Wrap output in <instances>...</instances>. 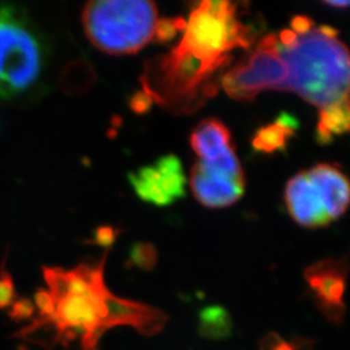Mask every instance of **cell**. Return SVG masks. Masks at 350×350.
Here are the masks:
<instances>
[{
	"instance_id": "1",
	"label": "cell",
	"mask_w": 350,
	"mask_h": 350,
	"mask_svg": "<svg viewBox=\"0 0 350 350\" xmlns=\"http://www.w3.org/2000/svg\"><path fill=\"white\" fill-rule=\"evenodd\" d=\"M256 40L252 26L239 17V4L205 0L189 13L180 42L146 64L142 91L173 114H189L218 94L234 51Z\"/></svg>"
},
{
	"instance_id": "2",
	"label": "cell",
	"mask_w": 350,
	"mask_h": 350,
	"mask_svg": "<svg viewBox=\"0 0 350 350\" xmlns=\"http://www.w3.org/2000/svg\"><path fill=\"white\" fill-rule=\"evenodd\" d=\"M105 257L68 270L44 267L46 288L37 292L33 304L37 317L23 329V336H40L39 344L77 342L82 350H98L101 336L114 327H133L150 336L159 334L167 321L165 313L113 295L104 279Z\"/></svg>"
},
{
	"instance_id": "3",
	"label": "cell",
	"mask_w": 350,
	"mask_h": 350,
	"mask_svg": "<svg viewBox=\"0 0 350 350\" xmlns=\"http://www.w3.org/2000/svg\"><path fill=\"white\" fill-rule=\"evenodd\" d=\"M331 26L314 27L280 46L288 66V91L321 108L349 96V53Z\"/></svg>"
},
{
	"instance_id": "4",
	"label": "cell",
	"mask_w": 350,
	"mask_h": 350,
	"mask_svg": "<svg viewBox=\"0 0 350 350\" xmlns=\"http://www.w3.org/2000/svg\"><path fill=\"white\" fill-rule=\"evenodd\" d=\"M157 21V7L147 0L90 1L82 12L88 40L111 55H131L146 47Z\"/></svg>"
},
{
	"instance_id": "5",
	"label": "cell",
	"mask_w": 350,
	"mask_h": 350,
	"mask_svg": "<svg viewBox=\"0 0 350 350\" xmlns=\"http://www.w3.org/2000/svg\"><path fill=\"white\" fill-rule=\"evenodd\" d=\"M44 46L25 11L0 3V99L27 96L43 73Z\"/></svg>"
},
{
	"instance_id": "6",
	"label": "cell",
	"mask_w": 350,
	"mask_h": 350,
	"mask_svg": "<svg viewBox=\"0 0 350 350\" xmlns=\"http://www.w3.org/2000/svg\"><path fill=\"white\" fill-rule=\"evenodd\" d=\"M221 88L235 100L256 99L267 90L288 91V66L276 34H267L240 63L226 72Z\"/></svg>"
},
{
	"instance_id": "7",
	"label": "cell",
	"mask_w": 350,
	"mask_h": 350,
	"mask_svg": "<svg viewBox=\"0 0 350 350\" xmlns=\"http://www.w3.org/2000/svg\"><path fill=\"white\" fill-rule=\"evenodd\" d=\"M189 185L196 200L206 208H226L244 195L245 176L235 150L212 163L198 161Z\"/></svg>"
},
{
	"instance_id": "8",
	"label": "cell",
	"mask_w": 350,
	"mask_h": 350,
	"mask_svg": "<svg viewBox=\"0 0 350 350\" xmlns=\"http://www.w3.org/2000/svg\"><path fill=\"white\" fill-rule=\"evenodd\" d=\"M129 180L142 200L157 206H167L186 193V176L174 154L163 156L153 165L130 173Z\"/></svg>"
},
{
	"instance_id": "9",
	"label": "cell",
	"mask_w": 350,
	"mask_h": 350,
	"mask_svg": "<svg viewBox=\"0 0 350 350\" xmlns=\"http://www.w3.org/2000/svg\"><path fill=\"white\" fill-rule=\"evenodd\" d=\"M348 266L345 261L323 260L305 271V279L319 309L332 322H341L345 314L342 296L345 292Z\"/></svg>"
},
{
	"instance_id": "10",
	"label": "cell",
	"mask_w": 350,
	"mask_h": 350,
	"mask_svg": "<svg viewBox=\"0 0 350 350\" xmlns=\"http://www.w3.org/2000/svg\"><path fill=\"white\" fill-rule=\"evenodd\" d=\"M286 202L291 217L302 227L317 228L332 221L325 212L319 189L306 172L295 175L286 187Z\"/></svg>"
},
{
	"instance_id": "11",
	"label": "cell",
	"mask_w": 350,
	"mask_h": 350,
	"mask_svg": "<svg viewBox=\"0 0 350 350\" xmlns=\"http://www.w3.org/2000/svg\"><path fill=\"white\" fill-rule=\"evenodd\" d=\"M308 174L319 189L331 221L340 218L349 205V182L347 176L329 163H319L308 170Z\"/></svg>"
},
{
	"instance_id": "12",
	"label": "cell",
	"mask_w": 350,
	"mask_h": 350,
	"mask_svg": "<svg viewBox=\"0 0 350 350\" xmlns=\"http://www.w3.org/2000/svg\"><path fill=\"white\" fill-rule=\"evenodd\" d=\"M191 147L199 156V161L212 163L234 150L231 134L219 120L209 118L201 121L191 134Z\"/></svg>"
},
{
	"instance_id": "13",
	"label": "cell",
	"mask_w": 350,
	"mask_h": 350,
	"mask_svg": "<svg viewBox=\"0 0 350 350\" xmlns=\"http://www.w3.org/2000/svg\"><path fill=\"white\" fill-rule=\"evenodd\" d=\"M299 127V122L289 114H282L274 124L261 127L254 138L252 146L257 152L271 154L287 148L288 140L292 138Z\"/></svg>"
},
{
	"instance_id": "14",
	"label": "cell",
	"mask_w": 350,
	"mask_h": 350,
	"mask_svg": "<svg viewBox=\"0 0 350 350\" xmlns=\"http://www.w3.org/2000/svg\"><path fill=\"white\" fill-rule=\"evenodd\" d=\"M349 130V96L319 109L317 139L321 144L331 143L335 137Z\"/></svg>"
},
{
	"instance_id": "15",
	"label": "cell",
	"mask_w": 350,
	"mask_h": 350,
	"mask_svg": "<svg viewBox=\"0 0 350 350\" xmlns=\"http://www.w3.org/2000/svg\"><path fill=\"white\" fill-rule=\"evenodd\" d=\"M187 21L182 17L176 18H163L159 20L154 29L153 40L157 43H169L174 39L179 33L185 31Z\"/></svg>"
},
{
	"instance_id": "16",
	"label": "cell",
	"mask_w": 350,
	"mask_h": 350,
	"mask_svg": "<svg viewBox=\"0 0 350 350\" xmlns=\"http://www.w3.org/2000/svg\"><path fill=\"white\" fill-rule=\"evenodd\" d=\"M258 350H312V347L305 340L288 341L276 334H270L261 341Z\"/></svg>"
},
{
	"instance_id": "17",
	"label": "cell",
	"mask_w": 350,
	"mask_h": 350,
	"mask_svg": "<svg viewBox=\"0 0 350 350\" xmlns=\"http://www.w3.org/2000/svg\"><path fill=\"white\" fill-rule=\"evenodd\" d=\"M131 260L142 269H150L157 260V253L153 245L140 243L131 250Z\"/></svg>"
},
{
	"instance_id": "18",
	"label": "cell",
	"mask_w": 350,
	"mask_h": 350,
	"mask_svg": "<svg viewBox=\"0 0 350 350\" xmlns=\"http://www.w3.org/2000/svg\"><path fill=\"white\" fill-rule=\"evenodd\" d=\"M14 300V287H13L12 278L5 271L1 270L0 273V309H5L13 304Z\"/></svg>"
},
{
	"instance_id": "19",
	"label": "cell",
	"mask_w": 350,
	"mask_h": 350,
	"mask_svg": "<svg viewBox=\"0 0 350 350\" xmlns=\"http://www.w3.org/2000/svg\"><path fill=\"white\" fill-rule=\"evenodd\" d=\"M314 26L315 25H314L313 20L310 17L302 16V14L293 17L292 21H291V30L293 33H296L297 36H302V34L309 33L310 30H313Z\"/></svg>"
},
{
	"instance_id": "20",
	"label": "cell",
	"mask_w": 350,
	"mask_h": 350,
	"mask_svg": "<svg viewBox=\"0 0 350 350\" xmlns=\"http://www.w3.org/2000/svg\"><path fill=\"white\" fill-rule=\"evenodd\" d=\"M152 104L153 101L150 100V96L146 92L139 91L131 99V109L138 114H142L147 112L152 107Z\"/></svg>"
},
{
	"instance_id": "21",
	"label": "cell",
	"mask_w": 350,
	"mask_h": 350,
	"mask_svg": "<svg viewBox=\"0 0 350 350\" xmlns=\"http://www.w3.org/2000/svg\"><path fill=\"white\" fill-rule=\"evenodd\" d=\"M116 237L117 231L113 227H100L95 234V241L103 247H109L114 243Z\"/></svg>"
},
{
	"instance_id": "22",
	"label": "cell",
	"mask_w": 350,
	"mask_h": 350,
	"mask_svg": "<svg viewBox=\"0 0 350 350\" xmlns=\"http://www.w3.org/2000/svg\"><path fill=\"white\" fill-rule=\"evenodd\" d=\"M325 4L328 7H335V8H347L349 5L348 1H332V0L325 1Z\"/></svg>"
}]
</instances>
